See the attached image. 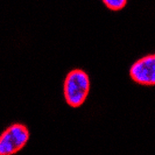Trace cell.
Wrapping results in <instances>:
<instances>
[{
  "instance_id": "cell-4",
  "label": "cell",
  "mask_w": 155,
  "mask_h": 155,
  "mask_svg": "<svg viewBox=\"0 0 155 155\" xmlns=\"http://www.w3.org/2000/svg\"><path fill=\"white\" fill-rule=\"evenodd\" d=\"M126 0H104V5L112 11H118L126 6Z\"/></svg>"
},
{
  "instance_id": "cell-2",
  "label": "cell",
  "mask_w": 155,
  "mask_h": 155,
  "mask_svg": "<svg viewBox=\"0 0 155 155\" xmlns=\"http://www.w3.org/2000/svg\"><path fill=\"white\" fill-rule=\"evenodd\" d=\"M28 139L29 132L25 125H11L0 135V155L15 154L25 147Z\"/></svg>"
},
{
  "instance_id": "cell-3",
  "label": "cell",
  "mask_w": 155,
  "mask_h": 155,
  "mask_svg": "<svg viewBox=\"0 0 155 155\" xmlns=\"http://www.w3.org/2000/svg\"><path fill=\"white\" fill-rule=\"evenodd\" d=\"M130 75L134 82L142 85L153 86L155 84V56L148 55L133 64Z\"/></svg>"
},
{
  "instance_id": "cell-1",
  "label": "cell",
  "mask_w": 155,
  "mask_h": 155,
  "mask_svg": "<svg viewBox=\"0 0 155 155\" xmlns=\"http://www.w3.org/2000/svg\"><path fill=\"white\" fill-rule=\"evenodd\" d=\"M90 90V79L85 71H70L64 81V97L71 107H78L85 101Z\"/></svg>"
}]
</instances>
